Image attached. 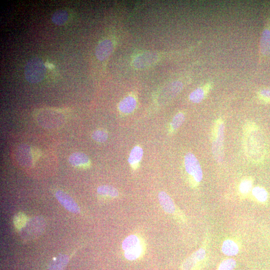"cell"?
<instances>
[{"label":"cell","mask_w":270,"mask_h":270,"mask_svg":"<svg viewBox=\"0 0 270 270\" xmlns=\"http://www.w3.org/2000/svg\"><path fill=\"white\" fill-rule=\"evenodd\" d=\"M243 146L245 154L253 163L264 158L266 148L264 137L259 128L252 122L245 124L243 131Z\"/></svg>","instance_id":"1"},{"label":"cell","mask_w":270,"mask_h":270,"mask_svg":"<svg viewBox=\"0 0 270 270\" xmlns=\"http://www.w3.org/2000/svg\"><path fill=\"white\" fill-rule=\"evenodd\" d=\"M185 119V115L183 113L180 112L177 114L171 123L170 131L171 132L177 131L183 124Z\"/></svg>","instance_id":"24"},{"label":"cell","mask_w":270,"mask_h":270,"mask_svg":"<svg viewBox=\"0 0 270 270\" xmlns=\"http://www.w3.org/2000/svg\"><path fill=\"white\" fill-rule=\"evenodd\" d=\"M237 261L233 258H225L218 265L216 270H235Z\"/></svg>","instance_id":"23"},{"label":"cell","mask_w":270,"mask_h":270,"mask_svg":"<svg viewBox=\"0 0 270 270\" xmlns=\"http://www.w3.org/2000/svg\"><path fill=\"white\" fill-rule=\"evenodd\" d=\"M143 154V150L139 146L134 147L132 150L128 159V162L134 170L138 168Z\"/></svg>","instance_id":"16"},{"label":"cell","mask_w":270,"mask_h":270,"mask_svg":"<svg viewBox=\"0 0 270 270\" xmlns=\"http://www.w3.org/2000/svg\"><path fill=\"white\" fill-rule=\"evenodd\" d=\"M211 237L207 232L201 247L186 258L180 266L181 270H202L208 264L209 260V248Z\"/></svg>","instance_id":"2"},{"label":"cell","mask_w":270,"mask_h":270,"mask_svg":"<svg viewBox=\"0 0 270 270\" xmlns=\"http://www.w3.org/2000/svg\"><path fill=\"white\" fill-rule=\"evenodd\" d=\"M68 14L66 11L58 10L53 15L52 21L57 25H63L68 20Z\"/></svg>","instance_id":"22"},{"label":"cell","mask_w":270,"mask_h":270,"mask_svg":"<svg viewBox=\"0 0 270 270\" xmlns=\"http://www.w3.org/2000/svg\"><path fill=\"white\" fill-rule=\"evenodd\" d=\"M251 193L256 202L261 204H264L267 202L268 193L264 188L260 186L255 187L253 188Z\"/></svg>","instance_id":"19"},{"label":"cell","mask_w":270,"mask_h":270,"mask_svg":"<svg viewBox=\"0 0 270 270\" xmlns=\"http://www.w3.org/2000/svg\"><path fill=\"white\" fill-rule=\"evenodd\" d=\"M46 67L43 61L38 58L30 60L25 68V75L31 83H37L44 78Z\"/></svg>","instance_id":"6"},{"label":"cell","mask_w":270,"mask_h":270,"mask_svg":"<svg viewBox=\"0 0 270 270\" xmlns=\"http://www.w3.org/2000/svg\"><path fill=\"white\" fill-rule=\"evenodd\" d=\"M254 180L252 177L243 178L238 186V195L240 200H244L248 198L253 189Z\"/></svg>","instance_id":"13"},{"label":"cell","mask_w":270,"mask_h":270,"mask_svg":"<svg viewBox=\"0 0 270 270\" xmlns=\"http://www.w3.org/2000/svg\"><path fill=\"white\" fill-rule=\"evenodd\" d=\"M28 221L27 216L22 213H18L14 219V225L20 231L26 225Z\"/></svg>","instance_id":"25"},{"label":"cell","mask_w":270,"mask_h":270,"mask_svg":"<svg viewBox=\"0 0 270 270\" xmlns=\"http://www.w3.org/2000/svg\"><path fill=\"white\" fill-rule=\"evenodd\" d=\"M210 89V86L207 85L204 88H199L194 90L189 96V99L193 103H200L204 99L208 91Z\"/></svg>","instance_id":"18"},{"label":"cell","mask_w":270,"mask_h":270,"mask_svg":"<svg viewBox=\"0 0 270 270\" xmlns=\"http://www.w3.org/2000/svg\"><path fill=\"white\" fill-rule=\"evenodd\" d=\"M259 96L263 101L270 102V89H264L260 91Z\"/></svg>","instance_id":"27"},{"label":"cell","mask_w":270,"mask_h":270,"mask_svg":"<svg viewBox=\"0 0 270 270\" xmlns=\"http://www.w3.org/2000/svg\"><path fill=\"white\" fill-rule=\"evenodd\" d=\"M137 106V101L135 98L129 96L123 99L119 105V111L125 114H129L132 113Z\"/></svg>","instance_id":"14"},{"label":"cell","mask_w":270,"mask_h":270,"mask_svg":"<svg viewBox=\"0 0 270 270\" xmlns=\"http://www.w3.org/2000/svg\"><path fill=\"white\" fill-rule=\"evenodd\" d=\"M97 192L100 195L112 198L118 197L119 192L114 187L109 185L99 186L97 189Z\"/></svg>","instance_id":"21"},{"label":"cell","mask_w":270,"mask_h":270,"mask_svg":"<svg viewBox=\"0 0 270 270\" xmlns=\"http://www.w3.org/2000/svg\"><path fill=\"white\" fill-rule=\"evenodd\" d=\"M69 161L72 166L75 167L87 166L90 162L88 156L81 152L72 154L69 157Z\"/></svg>","instance_id":"17"},{"label":"cell","mask_w":270,"mask_h":270,"mask_svg":"<svg viewBox=\"0 0 270 270\" xmlns=\"http://www.w3.org/2000/svg\"><path fill=\"white\" fill-rule=\"evenodd\" d=\"M122 249L124 256L128 260L135 261L140 259L146 251V244L144 240L136 235L128 236L122 243Z\"/></svg>","instance_id":"4"},{"label":"cell","mask_w":270,"mask_h":270,"mask_svg":"<svg viewBox=\"0 0 270 270\" xmlns=\"http://www.w3.org/2000/svg\"><path fill=\"white\" fill-rule=\"evenodd\" d=\"M45 227V222L41 217L28 220L26 225L20 230L21 237L25 241H30L41 235Z\"/></svg>","instance_id":"7"},{"label":"cell","mask_w":270,"mask_h":270,"mask_svg":"<svg viewBox=\"0 0 270 270\" xmlns=\"http://www.w3.org/2000/svg\"><path fill=\"white\" fill-rule=\"evenodd\" d=\"M260 50L264 57L270 55V30L266 28L263 31L260 40Z\"/></svg>","instance_id":"15"},{"label":"cell","mask_w":270,"mask_h":270,"mask_svg":"<svg viewBox=\"0 0 270 270\" xmlns=\"http://www.w3.org/2000/svg\"><path fill=\"white\" fill-rule=\"evenodd\" d=\"M55 195L59 203L68 211L74 214L80 213V209L78 205L68 194L59 190L56 192Z\"/></svg>","instance_id":"10"},{"label":"cell","mask_w":270,"mask_h":270,"mask_svg":"<svg viewBox=\"0 0 270 270\" xmlns=\"http://www.w3.org/2000/svg\"><path fill=\"white\" fill-rule=\"evenodd\" d=\"M225 123L221 118L218 119L213 126L211 133L212 152L215 160L223 162L224 158Z\"/></svg>","instance_id":"3"},{"label":"cell","mask_w":270,"mask_h":270,"mask_svg":"<svg viewBox=\"0 0 270 270\" xmlns=\"http://www.w3.org/2000/svg\"><path fill=\"white\" fill-rule=\"evenodd\" d=\"M242 248L241 240L235 236L226 238L221 245L222 253L228 257L235 256L239 254Z\"/></svg>","instance_id":"9"},{"label":"cell","mask_w":270,"mask_h":270,"mask_svg":"<svg viewBox=\"0 0 270 270\" xmlns=\"http://www.w3.org/2000/svg\"><path fill=\"white\" fill-rule=\"evenodd\" d=\"M158 198L160 205L166 213L173 215L180 222L184 223L187 222L184 214L177 207L168 194L163 191L160 192Z\"/></svg>","instance_id":"8"},{"label":"cell","mask_w":270,"mask_h":270,"mask_svg":"<svg viewBox=\"0 0 270 270\" xmlns=\"http://www.w3.org/2000/svg\"><path fill=\"white\" fill-rule=\"evenodd\" d=\"M108 134L104 130L99 129L93 132L92 138L94 141L98 143H104L107 141Z\"/></svg>","instance_id":"26"},{"label":"cell","mask_w":270,"mask_h":270,"mask_svg":"<svg viewBox=\"0 0 270 270\" xmlns=\"http://www.w3.org/2000/svg\"></svg>","instance_id":"28"},{"label":"cell","mask_w":270,"mask_h":270,"mask_svg":"<svg viewBox=\"0 0 270 270\" xmlns=\"http://www.w3.org/2000/svg\"><path fill=\"white\" fill-rule=\"evenodd\" d=\"M68 261L69 258L66 255H59L52 261L48 270H63Z\"/></svg>","instance_id":"20"},{"label":"cell","mask_w":270,"mask_h":270,"mask_svg":"<svg viewBox=\"0 0 270 270\" xmlns=\"http://www.w3.org/2000/svg\"><path fill=\"white\" fill-rule=\"evenodd\" d=\"M114 49L113 42L108 39H106L101 42L96 48V56L98 60L104 61L111 54Z\"/></svg>","instance_id":"12"},{"label":"cell","mask_w":270,"mask_h":270,"mask_svg":"<svg viewBox=\"0 0 270 270\" xmlns=\"http://www.w3.org/2000/svg\"><path fill=\"white\" fill-rule=\"evenodd\" d=\"M159 59V55L154 52H146L139 55L133 61V65L137 69L150 66Z\"/></svg>","instance_id":"11"},{"label":"cell","mask_w":270,"mask_h":270,"mask_svg":"<svg viewBox=\"0 0 270 270\" xmlns=\"http://www.w3.org/2000/svg\"><path fill=\"white\" fill-rule=\"evenodd\" d=\"M184 165L190 185L193 188L197 187L203 177L202 169L198 160L193 154L188 153L184 157Z\"/></svg>","instance_id":"5"}]
</instances>
